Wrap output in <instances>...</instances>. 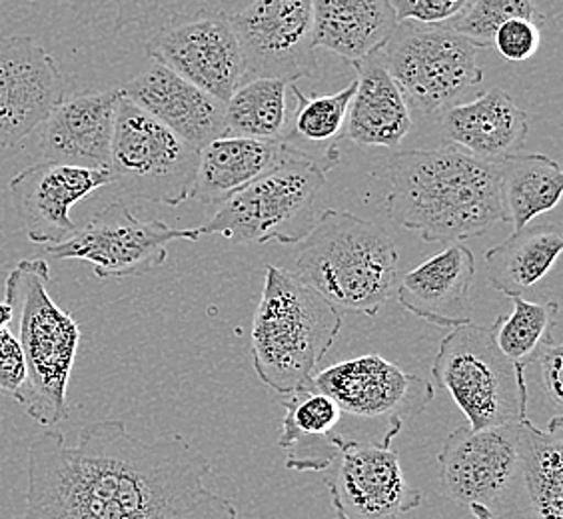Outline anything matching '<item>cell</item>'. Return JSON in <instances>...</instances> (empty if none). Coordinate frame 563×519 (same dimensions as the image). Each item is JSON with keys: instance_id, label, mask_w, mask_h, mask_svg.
I'll list each match as a JSON object with an SVG mask.
<instances>
[{"instance_id": "cell-14", "label": "cell", "mask_w": 563, "mask_h": 519, "mask_svg": "<svg viewBox=\"0 0 563 519\" xmlns=\"http://www.w3.org/2000/svg\"><path fill=\"white\" fill-rule=\"evenodd\" d=\"M521 423L472 430L462 426L448 435L438 464L448 498L460 508H486L508 498L520 476Z\"/></svg>"}, {"instance_id": "cell-22", "label": "cell", "mask_w": 563, "mask_h": 519, "mask_svg": "<svg viewBox=\"0 0 563 519\" xmlns=\"http://www.w3.org/2000/svg\"><path fill=\"white\" fill-rule=\"evenodd\" d=\"M356 90L344 139L362 148H398L413 126L412 109L386 70L382 51L354 65Z\"/></svg>"}, {"instance_id": "cell-16", "label": "cell", "mask_w": 563, "mask_h": 519, "mask_svg": "<svg viewBox=\"0 0 563 519\" xmlns=\"http://www.w3.org/2000/svg\"><path fill=\"white\" fill-rule=\"evenodd\" d=\"M386 433L378 444L364 440H344L338 455L336 477H328L336 487L338 499L352 519H398L420 508L422 492L406 479L394 438Z\"/></svg>"}, {"instance_id": "cell-11", "label": "cell", "mask_w": 563, "mask_h": 519, "mask_svg": "<svg viewBox=\"0 0 563 519\" xmlns=\"http://www.w3.org/2000/svg\"><path fill=\"white\" fill-rule=\"evenodd\" d=\"M146 55L224 104L244 82L239 38L220 9L173 14L152 34Z\"/></svg>"}, {"instance_id": "cell-21", "label": "cell", "mask_w": 563, "mask_h": 519, "mask_svg": "<svg viewBox=\"0 0 563 519\" xmlns=\"http://www.w3.org/2000/svg\"><path fill=\"white\" fill-rule=\"evenodd\" d=\"M442 130L450 146L479 161L498 164L518 154L528 139V114L501 88L479 90L476 97L445 110Z\"/></svg>"}, {"instance_id": "cell-39", "label": "cell", "mask_w": 563, "mask_h": 519, "mask_svg": "<svg viewBox=\"0 0 563 519\" xmlns=\"http://www.w3.org/2000/svg\"><path fill=\"white\" fill-rule=\"evenodd\" d=\"M12 320H14V312H12L11 306L7 302H0V332L7 330Z\"/></svg>"}, {"instance_id": "cell-28", "label": "cell", "mask_w": 563, "mask_h": 519, "mask_svg": "<svg viewBox=\"0 0 563 519\" xmlns=\"http://www.w3.org/2000/svg\"><path fill=\"white\" fill-rule=\"evenodd\" d=\"M520 476L531 519H563V418L555 413L548 430L531 420L520 428Z\"/></svg>"}, {"instance_id": "cell-13", "label": "cell", "mask_w": 563, "mask_h": 519, "mask_svg": "<svg viewBox=\"0 0 563 519\" xmlns=\"http://www.w3.org/2000/svg\"><path fill=\"white\" fill-rule=\"evenodd\" d=\"M310 386L336 401L344 416L382 423L386 430L404 428L422 416L435 398L432 382L404 372L378 354L352 357L316 372Z\"/></svg>"}, {"instance_id": "cell-17", "label": "cell", "mask_w": 563, "mask_h": 519, "mask_svg": "<svg viewBox=\"0 0 563 519\" xmlns=\"http://www.w3.org/2000/svg\"><path fill=\"white\" fill-rule=\"evenodd\" d=\"M110 183L109 170L43 161L12 176V200L26 239L44 249L65 242L76 230L70 208Z\"/></svg>"}, {"instance_id": "cell-9", "label": "cell", "mask_w": 563, "mask_h": 519, "mask_svg": "<svg viewBox=\"0 0 563 519\" xmlns=\"http://www.w3.org/2000/svg\"><path fill=\"white\" fill-rule=\"evenodd\" d=\"M200 151L176 136L120 92L110 142V186L142 202L192 200Z\"/></svg>"}, {"instance_id": "cell-19", "label": "cell", "mask_w": 563, "mask_h": 519, "mask_svg": "<svg viewBox=\"0 0 563 519\" xmlns=\"http://www.w3.org/2000/svg\"><path fill=\"white\" fill-rule=\"evenodd\" d=\"M120 88L82 92L65 100L43 124V163L107 170Z\"/></svg>"}, {"instance_id": "cell-25", "label": "cell", "mask_w": 563, "mask_h": 519, "mask_svg": "<svg viewBox=\"0 0 563 519\" xmlns=\"http://www.w3.org/2000/svg\"><path fill=\"white\" fill-rule=\"evenodd\" d=\"M288 151L286 142L224 134L200 151L192 198L222 205L228 196L278 166Z\"/></svg>"}, {"instance_id": "cell-29", "label": "cell", "mask_w": 563, "mask_h": 519, "mask_svg": "<svg viewBox=\"0 0 563 519\" xmlns=\"http://www.w3.org/2000/svg\"><path fill=\"white\" fill-rule=\"evenodd\" d=\"M506 222L518 232L533 218L552 212L563 192L562 166L545 154H511L498 163Z\"/></svg>"}, {"instance_id": "cell-27", "label": "cell", "mask_w": 563, "mask_h": 519, "mask_svg": "<svg viewBox=\"0 0 563 519\" xmlns=\"http://www.w3.org/2000/svg\"><path fill=\"white\" fill-rule=\"evenodd\" d=\"M356 90V78L334 95L306 97L294 85L296 110L286 139L290 148L322 168L325 174L340 164V141L346 134L347 110Z\"/></svg>"}, {"instance_id": "cell-32", "label": "cell", "mask_w": 563, "mask_h": 519, "mask_svg": "<svg viewBox=\"0 0 563 519\" xmlns=\"http://www.w3.org/2000/svg\"><path fill=\"white\" fill-rule=\"evenodd\" d=\"M511 19L543 22L536 0H472L466 11L445 26L462 34L482 51L494 46V34Z\"/></svg>"}, {"instance_id": "cell-15", "label": "cell", "mask_w": 563, "mask_h": 519, "mask_svg": "<svg viewBox=\"0 0 563 519\" xmlns=\"http://www.w3.org/2000/svg\"><path fill=\"white\" fill-rule=\"evenodd\" d=\"M65 76L31 36L0 41V148H14L65 102Z\"/></svg>"}, {"instance_id": "cell-8", "label": "cell", "mask_w": 563, "mask_h": 519, "mask_svg": "<svg viewBox=\"0 0 563 519\" xmlns=\"http://www.w3.org/2000/svg\"><path fill=\"white\" fill-rule=\"evenodd\" d=\"M476 44L445 24L400 22L382 48V60L410 109L433 117L476 97L484 82Z\"/></svg>"}, {"instance_id": "cell-18", "label": "cell", "mask_w": 563, "mask_h": 519, "mask_svg": "<svg viewBox=\"0 0 563 519\" xmlns=\"http://www.w3.org/2000/svg\"><path fill=\"white\" fill-rule=\"evenodd\" d=\"M120 92L196 151L227 134L224 102L158 63L144 68Z\"/></svg>"}, {"instance_id": "cell-35", "label": "cell", "mask_w": 563, "mask_h": 519, "mask_svg": "<svg viewBox=\"0 0 563 519\" xmlns=\"http://www.w3.org/2000/svg\"><path fill=\"white\" fill-rule=\"evenodd\" d=\"M396 21L413 24H450L466 11L472 0H390Z\"/></svg>"}, {"instance_id": "cell-34", "label": "cell", "mask_w": 563, "mask_h": 519, "mask_svg": "<svg viewBox=\"0 0 563 519\" xmlns=\"http://www.w3.org/2000/svg\"><path fill=\"white\" fill-rule=\"evenodd\" d=\"M542 44V22L511 19L494 34V48L509 63L530 60Z\"/></svg>"}, {"instance_id": "cell-7", "label": "cell", "mask_w": 563, "mask_h": 519, "mask_svg": "<svg viewBox=\"0 0 563 519\" xmlns=\"http://www.w3.org/2000/svg\"><path fill=\"white\" fill-rule=\"evenodd\" d=\"M432 376L448 389L472 430L530 420L526 368L499 352L489 328L472 322L452 328L440 342Z\"/></svg>"}, {"instance_id": "cell-26", "label": "cell", "mask_w": 563, "mask_h": 519, "mask_svg": "<svg viewBox=\"0 0 563 519\" xmlns=\"http://www.w3.org/2000/svg\"><path fill=\"white\" fill-rule=\"evenodd\" d=\"M562 250L560 224H528L488 250L486 272L489 284L508 298L523 296L552 272Z\"/></svg>"}, {"instance_id": "cell-20", "label": "cell", "mask_w": 563, "mask_h": 519, "mask_svg": "<svg viewBox=\"0 0 563 519\" xmlns=\"http://www.w3.org/2000/svg\"><path fill=\"white\" fill-rule=\"evenodd\" d=\"M476 260L462 242L448 244L440 254L401 276L396 298L404 310L438 328L467 324L472 316L470 290Z\"/></svg>"}, {"instance_id": "cell-38", "label": "cell", "mask_w": 563, "mask_h": 519, "mask_svg": "<svg viewBox=\"0 0 563 519\" xmlns=\"http://www.w3.org/2000/svg\"><path fill=\"white\" fill-rule=\"evenodd\" d=\"M325 486H328V492H330V499H332V508H334V519H352L346 514V509L344 506L340 504V499H338L336 487L334 484L330 482V479H325Z\"/></svg>"}, {"instance_id": "cell-3", "label": "cell", "mask_w": 563, "mask_h": 519, "mask_svg": "<svg viewBox=\"0 0 563 519\" xmlns=\"http://www.w3.org/2000/svg\"><path fill=\"white\" fill-rule=\"evenodd\" d=\"M296 276L340 312L378 316L396 298L400 252L386 228L328 208L302 240Z\"/></svg>"}, {"instance_id": "cell-1", "label": "cell", "mask_w": 563, "mask_h": 519, "mask_svg": "<svg viewBox=\"0 0 563 519\" xmlns=\"http://www.w3.org/2000/svg\"><path fill=\"white\" fill-rule=\"evenodd\" d=\"M212 464L180 433L152 442L124 422L90 423L78 444L43 432L29 448L24 509L12 519H239L207 487Z\"/></svg>"}, {"instance_id": "cell-24", "label": "cell", "mask_w": 563, "mask_h": 519, "mask_svg": "<svg viewBox=\"0 0 563 519\" xmlns=\"http://www.w3.org/2000/svg\"><path fill=\"white\" fill-rule=\"evenodd\" d=\"M314 48L356 65L384 48L398 21L390 0H312Z\"/></svg>"}, {"instance_id": "cell-37", "label": "cell", "mask_w": 563, "mask_h": 519, "mask_svg": "<svg viewBox=\"0 0 563 519\" xmlns=\"http://www.w3.org/2000/svg\"><path fill=\"white\" fill-rule=\"evenodd\" d=\"M540 362V378H542L543 394L555 410L563 408L562 364L563 346L552 338L545 346L540 350L536 357Z\"/></svg>"}, {"instance_id": "cell-30", "label": "cell", "mask_w": 563, "mask_h": 519, "mask_svg": "<svg viewBox=\"0 0 563 519\" xmlns=\"http://www.w3.org/2000/svg\"><path fill=\"white\" fill-rule=\"evenodd\" d=\"M294 85L280 78L244 80L224 104L227 134L284 141L296 110Z\"/></svg>"}, {"instance_id": "cell-23", "label": "cell", "mask_w": 563, "mask_h": 519, "mask_svg": "<svg viewBox=\"0 0 563 519\" xmlns=\"http://www.w3.org/2000/svg\"><path fill=\"white\" fill-rule=\"evenodd\" d=\"M280 406L286 410L278 440V448L286 450L284 465L300 474L332 467L346 440L340 433L344 413L336 401L308 382L282 400Z\"/></svg>"}, {"instance_id": "cell-6", "label": "cell", "mask_w": 563, "mask_h": 519, "mask_svg": "<svg viewBox=\"0 0 563 519\" xmlns=\"http://www.w3.org/2000/svg\"><path fill=\"white\" fill-rule=\"evenodd\" d=\"M324 185V170L290 148L278 166L228 196L198 232L232 244H300L314 227L316 200Z\"/></svg>"}, {"instance_id": "cell-36", "label": "cell", "mask_w": 563, "mask_h": 519, "mask_svg": "<svg viewBox=\"0 0 563 519\" xmlns=\"http://www.w3.org/2000/svg\"><path fill=\"white\" fill-rule=\"evenodd\" d=\"M26 379V366L21 344L11 330L0 332V396L14 400Z\"/></svg>"}, {"instance_id": "cell-40", "label": "cell", "mask_w": 563, "mask_h": 519, "mask_svg": "<svg viewBox=\"0 0 563 519\" xmlns=\"http://www.w3.org/2000/svg\"><path fill=\"white\" fill-rule=\"evenodd\" d=\"M467 511L472 514V519H498L494 511L486 508H470Z\"/></svg>"}, {"instance_id": "cell-33", "label": "cell", "mask_w": 563, "mask_h": 519, "mask_svg": "<svg viewBox=\"0 0 563 519\" xmlns=\"http://www.w3.org/2000/svg\"><path fill=\"white\" fill-rule=\"evenodd\" d=\"M73 9L82 19L92 21L100 14H107L112 22V31L120 33L131 24L151 19L161 9V0H58ZM252 0H218L220 11L227 14L242 11Z\"/></svg>"}, {"instance_id": "cell-12", "label": "cell", "mask_w": 563, "mask_h": 519, "mask_svg": "<svg viewBox=\"0 0 563 519\" xmlns=\"http://www.w3.org/2000/svg\"><path fill=\"white\" fill-rule=\"evenodd\" d=\"M228 19L239 38L244 80L318 76L312 0H252Z\"/></svg>"}, {"instance_id": "cell-4", "label": "cell", "mask_w": 563, "mask_h": 519, "mask_svg": "<svg viewBox=\"0 0 563 519\" xmlns=\"http://www.w3.org/2000/svg\"><path fill=\"white\" fill-rule=\"evenodd\" d=\"M342 330V312L292 272L266 266L252 322V362L262 384L290 396L316 374Z\"/></svg>"}, {"instance_id": "cell-5", "label": "cell", "mask_w": 563, "mask_h": 519, "mask_svg": "<svg viewBox=\"0 0 563 519\" xmlns=\"http://www.w3.org/2000/svg\"><path fill=\"white\" fill-rule=\"evenodd\" d=\"M51 266L43 258L21 260L4 281V302L19 314L26 379L14 396L24 413L41 426L68 420V382L80 346V325L48 294Z\"/></svg>"}, {"instance_id": "cell-10", "label": "cell", "mask_w": 563, "mask_h": 519, "mask_svg": "<svg viewBox=\"0 0 563 519\" xmlns=\"http://www.w3.org/2000/svg\"><path fill=\"white\" fill-rule=\"evenodd\" d=\"M178 240H200L198 228H170L161 220H141L124 202L95 212L85 227L44 252L55 260H82L100 280L144 276L161 268L168 246Z\"/></svg>"}, {"instance_id": "cell-2", "label": "cell", "mask_w": 563, "mask_h": 519, "mask_svg": "<svg viewBox=\"0 0 563 519\" xmlns=\"http://www.w3.org/2000/svg\"><path fill=\"white\" fill-rule=\"evenodd\" d=\"M386 212L430 244H457L506 224L498 164L455 146L391 154Z\"/></svg>"}, {"instance_id": "cell-31", "label": "cell", "mask_w": 563, "mask_h": 519, "mask_svg": "<svg viewBox=\"0 0 563 519\" xmlns=\"http://www.w3.org/2000/svg\"><path fill=\"white\" fill-rule=\"evenodd\" d=\"M511 302V314L499 316L489 332L499 352L509 362L528 368L540 350L555 338V328L560 324V303L552 300L530 302L521 296H514Z\"/></svg>"}]
</instances>
